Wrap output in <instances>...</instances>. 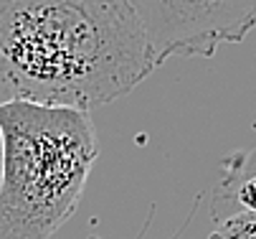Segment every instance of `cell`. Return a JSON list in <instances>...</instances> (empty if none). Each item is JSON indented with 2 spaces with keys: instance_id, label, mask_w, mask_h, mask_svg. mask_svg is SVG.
<instances>
[{
  "instance_id": "1",
  "label": "cell",
  "mask_w": 256,
  "mask_h": 239,
  "mask_svg": "<svg viewBox=\"0 0 256 239\" xmlns=\"http://www.w3.org/2000/svg\"><path fill=\"white\" fill-rule=\"evenodd\" d=\"M158 69L127 0H0V92L92 110Z\"/></svg>"
},
{
  "instance_id": "2",
  "label": "cell",
  "mask_w": 256,
  "mask_h": 239,
  "mask_svg": "<svg viewBox=\"0 0 256 239\" xmlns=\"http://www.w3.org/2000/svg\"><path fill=\"white\" fill-rule=\"evenodd\" d=\"M0 239H51L82 203L96 160L92 115L0 99Z\"/></svg>"
},
{
  "instance_id": "3",
  "label": "cell",
  "mask_w": 256,
  "mask_h": 239,
  "mask_svg": "<svg viewBox=\"0 0 256 239\" xmlns=\"http://www.w3.org/2000/svg\"><path fill=\"white\" fill-rule=\"evenodd\" d=\"M140 16L155 66L175 56H213L256 28V0H127Z\"/></svg>"
},
{
  "instance_id": "4",
  "label": "cell",
  "mask_w": 256,
  "mask_h": 239,
  "mask_svg": "<svg viewBox=\"0 0 256 239\" xmlns=\"http://www.w3.org/2000/svg\"><path fill=\"white\" fill-rule=\"evenodd\" d=\"M236 211L256 214V150L241 158L236 170L221 176L213 196V216L221 219Z\"/></svg>"
},
{
  "instance_id": "5",
  "label": "cell",
  "mask_w": 256,
  "mask_h": 239,
  "mask_svg": "<svg viewBox=\"0 0 256 239\" xmlns=\"http://www.w3.org/2000/svg\"><path fill=\"white\" fill-rule=\"evenodd\" d=\"M208 239H256V214L236 211L216 219V226Z\"/></svg>"
},
{
  "instance_id": "6",
  "label": "cell",
  "mask_w": 256,
  "mask_h": 239,
  "mask_svg": "<svg viewBox=\"0 0 256 239\" xmlns=\"http://www.w3.org/2000/svg\"><path fill=\"white\" fill-rule=\"evenodd\" d=\"M0 165H3V150H0Z\"/></svg>"
}]
</instances>
